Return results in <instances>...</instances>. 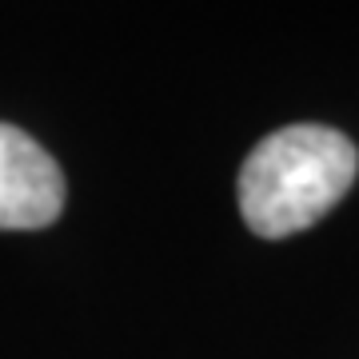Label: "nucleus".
I'll return each instance as SVG.
<instances>
[{
	"label": "nucleus",
	"mask_w": 359,
	"mask_h": 359,
	"mask_svg": "<svg viewBox=\"0 0 359 359\" xmlns=\"http://www.w3.org/2000/svg\"><path fill=\"white\" fill-rule=\"evenodd\" d=\"M359 152L327 124H287L248 152L236 196L259 240H283L323 219L355 184Z\"/></svg>",
	"instance_id": "1"
},
{
	"label": "nucleus",
	"mask_w": 359,
	"mask_h": 359,
	"mask_svg": "<svg viewBox=\"0 0 359 359\" xmlns=\"http://www.w3.org/2000/svg\"><path fill=\"white\" fill-rule=\"evenodd\" d=\"M65 172L16 124H0V231L48 228L65 212Z\"/></svg>",
	"instance_id": "2"
}]
</instances>
